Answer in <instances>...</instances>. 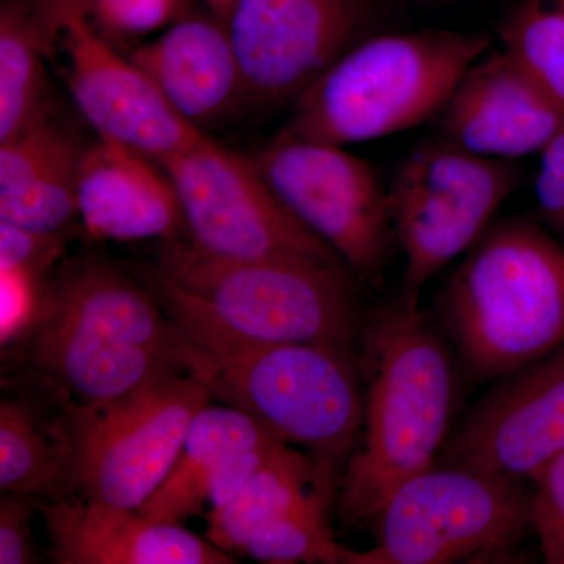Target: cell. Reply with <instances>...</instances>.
I'll return each mask as SVG.
<instances>
[{"mask_svg": "<svg viewBox=\"0 0 564 564\" xmlns=\"http://www.w3.org/2000/svg\"><path fill=\"white\" fill-rule=\"evenodd\" d=\"M355 281L340 263L226 259L173 240L150 288L182 339L202 351L280 344L355 351L364 325Z\"/></svg>", "mask_w": 564, "mask_h": 564, "instance_id": "obj_1", "label": "cell"}, {"mask_svg": "<svg viewBox=\"0 0 564 564\" xmlns=\"http://www.w3.org/2000/svg\"><path fill=\"white\" fill-rule=\"evenodd\" d=\"M359 345L362 425L339 492L348 524L373 521L400 485L434 466L451 432L458 384L441 334L400 300L364 323Z\"/></svg>", "mask_w": 564, "mask_h": 564, "instance_id": "obj_2", "label": "cell"}, {"mask_svg": "<svg viewBox=\"0 0 564 564\" xmlns=\"http://www.w3.org/2000/svg\"><path fill=\"white\" fill-rule=\"evenodd\" d=\"M467 372L494 380L564 343V247L527 218L492 223L441 293Z\"/></svg>", "mask_w": 564, "mask_h": 564, "instance_id": "obj_3", "label": "cell"}, {"mask_svg": "<svg viewBox=\"0 0 564 564\" xmlns=\"http://www.w3.org/2000/svg\"><path fill=\"white\" fill-rule=\"evenodd\" d=\"M491 44L480 32L375 33L296 98L281 132L345 148L413 129L440 117Z\"/></svg>", "mask_w": 564, "mask_h": 564, "instance_id": "obj_4", "label": "cell"}, {"mask_svg": "<svg viewBox=\"0 0 564 564\" xmlns=\"http://www.w3.org/2000/svg\"><path fill=\"white\" fill-rule=\"evenodd\" d=\"M182 343L185 372L212 399L251 415L281 443L336 466L350 458L362 425L358 352L314 344L207 352Z\"/></svg>", "mask_w": 564, "mask_h": 564, "instance_id": "obj_5", "label": "cell"}, {"mask_svg": "<svg viewBox=\"0 0 564 564\" xmlns=\"http://www.w3.org/2000/svg\"><path fill=\"white\" fill-rule=\"evenodd\" d=\"M210 400L192 375L177 373L111 402H69V497L93 510H139L172 473L193 417Z\"/></svg>", "mask_w": 564, "mask_h": 564, "instance_id": "obj_6", "label": "cell"}, {"mask_svg": "<svg viewBox=\"0 0 564 564\" xmlns=\"http://www.w3.org/2000/svg\"><path fill=\"white\" fill-rule=\"evenodd\" d=\"M373 521L377 545L347 549L345 564L488 562L532 529L530 496L518 481L443 464L400 485Z\"/></svg>", "mask_w": 564, "mask_h": 564, "instance_id": "obj_7", "label": "cell"}, {"mask_svg": "<svg viewBox=\"0 0 564 564\" xmlns=\"http://www.w3.org/2000/svg\"><path fill=\"white\" fill-rule=\"evenodd\" d=\"M521 181L513 162L481 158L441 137L399 163L388 202L406 259L399 300L408 310H419L426 282L484 236Z\"/></svg>", "mask_w": 564, "mask_h": 564, "instance_id": "obj_8", "label": "cell"}, {"mask_svg": "<svg viewBox=\"0 0 564 564\" xmlns=\"http://www.w3.org/2000/svg\"><path fill=\"white\" fill-rule=\"evenodd\" d=\"M288 209L339 254L356 281L383 280L393 236L377 169L344 147L280 132L251 155Z\"/></svg>", "mask_w": 564, "mask_h": 564, "instance_id": "obj_9", "label": "cell"}, {"mask_svg": "<svg viewBox=\"0 0 564 564\" xmlns=\"http://www.w3.org/2000/svg\"><path fill=\"white\" fill-rule=\"evenodd\" d=\"M159 165L173 181L187 240L198 250L226 259H311L345 265L281 202L251 155L225 150L206 137Z\"/></svg>", "mask_w": 564, "mask_h": 564, "instance_id": "obj_10", "label": "cell"}, {"mask_svg": "<svg viewBox=\"0 0 564 564\" xmlns=\"http://www.w3.org/2000/svg\"><path fill=\"white\" fill-rule=\"evenodd\" d=\"M377 0H239L228 21L245 104H293L359 41L377 32Z\"/></svg>", "mask_w": 564, "mask_h": 564, "instance_id": "obj_11", "label": "cell"}, {"mask_svg": "<svg viewBox=\"0 0 564 564\" xmlns=\"http://www.w3.org/2000/svg\"><path fill=\"white\" fill-rule=\"evenodd\" d=\"M57 47L70 98L99 139L124 144L158 163L206 139V133L182 120L139 66L93 25L84 0L66 2Z\"/></svg>", "mask_w": 564, "mask_h": 564, "instance_id": "obj_12", "label": "cell"}, {"mask_svg": "<svg viewBox=\"0 0 564 564\" xmlns=\"http://www.w3.org/2000/svg\"><path fill=\"white\" fill-rule=\"evenodd\" d=\"M564 452V343L505 375L444 445L440 463L532 480Z\"/></svg>", "mask_w": 564, "mask_h": 564, "instance_id": "obj_13", "label": "cell"}, {"mask_svg": "<svg viewBox=\"0 0 564 564\" xmlns=\"http://www.w3.org/2000/svg\"><path fill=\"white\" fill-rule=\"evenodd\" d=\"M441 139L481 158L541 154L564 131L556 101L507 51L485 54L464 74L437 117Z\"/></svg>", "mask_w": 564, "mask_h": 564, "instance_id": "obj_14", "label": "cell"}, {"mask_svg": "<svg viewBox=\"0 0 564 564\" xmlns=\"http://www.w3.org/2000/svg\"><path fill=\"white\" fill-rule=\"evenodd\" d=\"M35 318L61 325L91 345L150 348L184 362L182 337L154 291L95 256L58 263Z\"/></svg>", "mask_w": 564, "mask_h": 564, "instance_id": "obj_15", "label": "cell"}, {"mask_svg": "<svg viewBox=\"0 0 564 564\" xmlns=\"http://www.w3.org/2000/svg\"><path fill=\"white\" fill-rule=\"evenodd\" d=\"M77 207L82 228L93 242L187 240L180 196L165 170L111 140L98 137L82 152Z\"/></svg>", "mask_w": 564, "mask_h": 564, "instance_id": "obj_16", "label": "cell"}, {"mask_svg": "<svg viewBox=\"0 0 564 564\" xmlns=\"http://www.w3.org/2000/svg\"><path fill=\"white\" fill-rule=\"evenodd\" d=\"M128 57L199 132L245 104L242 68L228 25L214 14L184 17Z\"/></svg>", "mask_w": 564, "mask_h": 564, "instance_id": "obj_17", "label": "cell"}, {"mask_svg": "<svg viewBox=\"0 0 564 564\" xmlns=\"http://www.w3.org/2000/svg\"><path fill=\"white\" fill-rule=\"evenodd\" d=\"M62 564H231V554L182 524L151 521L137 511L93 510L79 500H39Z\"/></svg>", "mask_w": 564, "mask_h": 564, "instance_id": "obj_18", "label": "cell"}, {"mask_svg": "<svg viewBox=\"0 0 564 564\" xmlns=\"http://www.w3.org/2000/svg\"><path fill=\"white\" fill-rule=\"evenodd\" d=\"M336 464L303 454L289 444L274 445L242 492L209 513L207 540L236 552L251 533L270 522L307 510H332L336 499Z\"/></svg>", "mask_w": 564, "mask_h": 564, "instance_id": "obj_19", "label": "cell"}, {"mask_svg": "<svg viewBox=\"0 0 564 564\" xmlns=\"http://www.w3.org/2000/svg\"><path fill=\"white\" fill-rule=\"evenodd\" d=\"M281 443L237 408L206 404L193 417L172 473L137 513L151 521L182 524L206 507L207 484L237 452Z\"/></svg>", "mask_w": 564, "mask_h": 564, "instance_id": "obj_20", "label": "cell"}, {"mask_svg": "<svg viewBox=\"0 0 564 564\" xmlns=\"http://www.w3.org/2000/svg\"><path fill=\"white\" fill-rule=\"evenodd\" d=\"M66 2H0V141L47 110L44 63L55 54Z\"/></svg>", "mask_w": 564, "mask_h": 564, "instance_id": "obj_21", "label": "cell"}, {"mask_svg": "<svg viewBox=\"0 0 564 564\" xmlns=\"http://www.w3.org/2000/svg\"><path fill=\"white\" fill-rule=\"evenodd\" d=\"M66 406L55 421H51L31 400L3 395L0 403L2 491L47 502L69 497Z\"/></svg>", "mask_w": 564, "mask_h": 564, "instance_id": "obj_22", "label": "cell"}, {"mask_svg": "<svg viewBox=\"0 0 564 564\" xmlns=\"http://www.w3.org/2000/svg\"><path fill=\"white\" fill-rule=\"evenodd\" d=\"M499 35L503 50L564 104V0H516Z\"/></svg>", "mask_w": 564, "mask_h": 564, "instance_id": "obj_23", "label": "cell"}, {"mask_svg": "<svg viewBox=\"0 0 564 564\" xmlns=\"http://www.w3.org/2000/svg\"><path fill=\"white\" fill-rule=\"evenodd\" d=\"M84 150L47 166L24 184L0 193V221L35 232L65 236L70 225L79 220L77 173Z\"/></svg>", "mask_w": 564, "mask_h": 564, "instance_id": "obj_24", "label": "cell"}, {"mask_svg": "<svg viewBox=\"0 0 564 564\" xmlns=\"http://www.w3.org/2000/svg\"><path fill=\"white\" fill-rule=\"evenodd\" d=\"M332 510H307L285 516L256 530L239 554L269 564H339L347 549L334 538Z\"/></svg>", "mask_w": 564, "mask_h": 564, "instance_id": "obj_25", "label": "cell"}, {"mask_svg": "<svg viewBox=\"0 0 564 564\" xmlns=\"http://www.w3.org/2000/svg\"><path fill=\"white\" fill-rule=\"evenodd\" d=\"M52 120L50 110L0 141V193L9 192L55 162L84 150Z\"/></svg>", "mask_w": 564, "mask_h": 564, "instance_id": "obj_26", "label": "cell"}, {"mask_svg": "<svg viewBox=\"0 0 564 564\" xmlns=\"http://www.w3.org/2000/svg\"><path fill=\"white\" fill-rule=\"evenodd\" d=\"M191 0H84L85 10L106 39L133 40L170 28L187 17Z\"/></svg>", "mask_w": 564, "mask_h": 564, "instance_id": "obj_27", "label": "cell"}, {"mask_svg": "<svg viewBox=\"0 0 564 564\" xmlns=\"http://www.w3.org/2000/svg\"><path fill=\"white\" fill-rule=\"evenodd\" d=\"M530 522L545 563L564 564V452L532 478Z\"/></svg>", "mask_w": 564, "mask_h": 564, "instance_id": "obj_28", "label": "cell"}, {"mask_svg": "<svg viewBox=\"0 0 564 564\" xmlns=\"http://www.w3.org/2000/svg\"><path fill=\"white\" fill-rule=\"evenodd\" d=\"M47 278L28 270H0V343H18L39 314Z\"/></svg>", "mask_w": 564, "mask_h": 564, "instance_id": "obj_29", "label": "cell"}, {"mask_svg": "<svg viewBox=\"0 0 564 564\" xmlns=\"http://www.w3.org/2000/svg\"><path fill=\"white\" fill-rule=\"evenodd\" d=\"M65 236L41 234L0 221V270H28L47 276L65 251Z\"/></svg>", "mask_w": 564, "mask_h": 564, "instance_id": "obj_30", "label": "cell"}, {"mask_svg": "<svg viewBox=\"0 0 564 564\" xmlns=\"http://www.w3.org/2000/svg\"><path fill=\"white\" fill-rule=\"evenodd\" d=\"M39 499L2 491L0 497V564L39 562L33 544L32 516Z\"/></svg>", "mask_w": 564, "mask_h": 564, "instance_id": "obj_31", "label": "cell"}, {"mask_svg": "<svg viewBox=\"0 0 564 564\" xmlns=\"http://www.w3.org/2000/svg\"><path fill=\"white\" fill-rule=\"evenodd\" d=\"M534 196L541 221L564 242V131L541 152Z\"/></svg>", "mask_w": 564, "mask_h": 564, "instance_id": "obj_32", "label": "cell"}, {"mask_svg": "<svg viewBox=\"0 0 564 564\" xmlns=\"http://www.w3.org/2000/svg\"><path fill=\"white\" fill-rule=\"evenodd\" d=\"M276 444L280 443L237 452L223 462L207 484L206 505L210 508L209 513L221 510L242 492L245 485L251 480L252 475L258 473L259 467Z\"/></svg>", "mask_w": 564, "mask_h": 564, "instance_id": "obj_33", "label": "cell"}, {"mask_svg": "<svg viewBox=\"0 0 564 564\" xmlns=\"http://www.w3.org/2000/svg\"><path fill=\"white\" fill-rule=\"evenodd\" d=\"M204 2H206L207 9L210 10V14L228 25L229 18H231L239 0H204Z\"/></svg>", "mask_w": 564, "mask_h": 564, "instance_id": "obj_34", "label": "cell"}]
</instances>
